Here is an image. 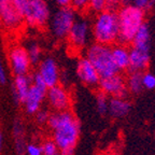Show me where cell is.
<instances>
[{
	"label": "cell",
	"instance_id": "obj_1",
	"mask_svg": "<svg viewBox=\"0 0 155 155\" xmlns=\"http://www.w3.org/2000/svg\"><path fill=\"white\" fill-rule=\"evenodd\" d=\"M48 125L53 129V140L59 150L74 149L80 135V125L71 112L66 110L51 114Z\"/></svg>",
	"mask_w": 155,
	"mask_h": 155
},
{
	"label": "cell",
	"instance_id": "obj_2",
	"mask_svg": "<svg viewBox=\"0 0 155 155\" xmlns=\"http://www.w3.org/2000/svg\"><path fill=\"white\" fill-rule=\"evenodd\" d=\"M93 39L97 43L113 45L119 41V19L117 12L106 9L98 12L92 23Z\"/></svg>",
	"mask_w": 155,
	"mask_h": 155
},
{
	"label": "cell",
	"instance_id": "obj_3",
	"mask_svg": "<svg viewBox=\"0 0 155 155\" xmlns=\"http://www.w3.org/2000/svg\"><path fill=\"white\" fill-rule=\"evenodd\" d=\"M119 19V42L129 44L141 26L144 24L145 11L135 7L131 3L121 5L117 11Z\"/></svg>",
	"mask_w": 155,
	"mask_h": 155
},
{
	"label": "cell",
	"instance_id": "obj_4",
	"mask_svg": "<svg viewBox=\"0 0 155 155\" xmlns=\"http://www.w3.org/2000/svg\"><path fill=\"white\" fill-rule=\"evenodd\" d=\"M86 57L94 65L101 78H107L119 73L116 66L112 59L111 46L101 43H95L87 46Z\"/></svg>",
	"mask_w": 155,
	"mask_h": 155
},
{
	"label": "cell",
	"instance_id": "obj_5",
	"mask_svg": "<svg viewBox=\"0 0 155 155\" xmlns=\"http://www.w3.org/2000/svg\"><path fill=\"white\" fill-rule=\"evenodd\" d=\"M77 19L75 10L70 5L59 7V9L50 18V29L56 39H65L68 37L73 23Z\"/></svg>",
	"mask_w": 155,
	"mask_h": 155
},
{
	"label": "cell",
	"instance_id": "obj_6",
	"mask_svg": "<svg viewBox=\"0 0 155 155\" xmlns=\"http://www.w3.org/2000/svg\"><path fill=\"white\" fill-rule=\"evenodd\" d=\"M51 18V11L45 0H29L23 14V19L28 26L42 28L46 26Z\"/></svg>",
	"mask_w": 155,
	"mask_h": 155
},
{
	"label": "cell",
	"instance_id": "obj_7",
	"mask_svg": "<svg viewBox=\"0 0 155 155\" xmlns=\"http://www.w3.org/2000/svg\"><path fill=\"white\" fill-rule=\"evenodd\" d=\"M92 38V24L90 21L85 17H77L67 37L69 45L75 51H80L90 45Z\"/></svg>",
	"mask_w": 155,
	"mask_h": 155
},
{
	"label": "cell",
	"instance_id": "obj_8",
	"mask_svg": "<svg viewBox=\"0 0 155 155\" xmlns=\"http://www.w3.org/2000/svg\"><path fill=\"white\" fill-rule=\"evenodd\" d=\"M32 83L30 86V90L27 95V98L25 100V109L28 114H36L40 109L41 102L46 97L48 86L42 80V78L36 72L32 75Z\"/></svg>",
	"mask_w": 155,
	"mask_h": 155
},
{
	"label": "cell",
	"instance_id": "obj_9",
	"mask_svg": "<svg viewBox=\"0 0 155 155\" xmlns=\"http://www.w3.org/2000/svg\"><path fill=\"white\" fill-rule=\"evenodd\" d=\"M8 59L11 70L15 75L28 74L31 68V61L27 53L26 48L21 45H14L10 48L8 52Z\"/></svg>",
	"mask_w": 155,
	"mask_h": 155
},
{
	"label": "cell",
	"instance_id": "obj_10",
	"mask_svg": "<svg viewBox=\"0 0 155 155\" xmlns=\"http://www.w3.org/2000/svg\"><path fill=\"white\" fill-rule=\"evenodd\" d=\"M24 22L12 0H0V24L8 30H15Z\"/></svg>",
	"mask_w": 155,
	"mask_h": 155
},
{
	"label": "cell",
	"instance_id": "obj_11",
	"mask_svg": "<svg viewBox=\"0 0 155 155\" xmlns=\"http://www.w3.org/2000/svg\"><path fill=\"white\" fill-rule=\"evenodd\" d=\"M99 87L100 92L104 93L107 96L125 98L129 93L126 80L119 73L107 78H101L99 82Z\"/></svg>",
	"mask_w": 155,
	"mask_h": 155
},
{
	"label": "cell",
	"instance_id": "obj_12",
	"mask_svg": "<svg viewBox=\"0 0 155 155\" xmlns=\"http://www.w3.org/2000/svg\"><path fill=\"white\" fill-rule=\"evenodd\" d=\"M77 75L80 79L83 84L90 87L99 86V82L101 77L96 70L92 63L88 61V58L85 57L80 58L77 63Z\"/></svg>",
	"mask_w": 155,
	"mask_h": 155
},
{
	"label": "cell",
	"instance_id": "obj_13",
	"mask_svg": "<svg viewBox=\"0 0 155 155\" xmlns=\"http://www.w3.org/2000/svg\"><path fill=\"white\" fill-rule=\"evenodd\" d=\"M37 72L42 78L48 88L57 85L59 82V69H58L57 63L53 57L42 58L38 64Z\"/></svg>",
	"mask_w": 155,
	"mask_h": 155
},
{
	"label": "cell",
	"instance_id": "obj_14",
	"mask_svg": "<svg viewBox=\"0 0 155 155\" xmlns=\"http://www.w3.org/2000/svg\"><path fill=\"white\" fill-rule=\"evenodd\" d=\"M46 99L50 106L56 111H66L70 106V96L67 90L61 85H54L48 87L46 92Z\"/></svg>",
	"mask_w": 155,
	"mask_h": 155
},
{
	"label": "cell",
	"instance_id": "obj_15",
	"mask_svg": "<svg viewBox=\"0 0 155 155\" xmlns=\"http://www.w3.org/2000/svg\"><path fill=\"white\" fill-rule=\"evenodd\" d=\"M150 64V51L131 48L129 50V70L143 72Z\"/></svg>",
	"mask_w": 155,
	"mask_h": 155
},
{
	"label": "cell",
	"instance_id": "obj_16",
	"mask_svg": "<svg viewBox=\"0 0 155 155\" xmlns=\"http://www.w3.org/2000/svg\"><path fill=\"white\" fill-rule=\"evenodd\" d=\"M32 83V78L28 74L23 75H15L14 84H13V94L15 99L19 102L24 104L27 98V95L30 90Z\"/></svg>",
	"mask_w": 155,
	"mask_h": 155
},
{
	"label": "cell",
	"instance_id": "obj_17",
	"mask_svg": "<svg viewBox=\"0 0 155 155\" xmlns=\"http://www.w3.org/2000/svg\"><path fill=\"white\" fill-rule=\"evenodd\" d=\"M112 59L119 71L129 69V48L123 43L111 46Z\"/></svg>",
	"mask_w": 155,
	"mask_h": 155
},
{
	"label": "cell",
	"instance_id": "obj_18",
	"mask_svg": "<svg viewBox=\"0 0 155 155\" xmlns=\"http://www.w3.org/2000/svg\"><path fill=\"white\" fill-rule=\"evenodd\" d=\"M130 110V104L125 98L121 97H112L109 99L108 113L114 119H121L128 114Z\"/></svg>",
	"mask_w": 155,
	"mask_h": 155
},
{
	"label": "cell",
	"instance_id": "obj_19",
	"mask_svg": "<svg viewBox=\"0 0 155 155\" xmlns=\"http://www.w3.org/2000/svg\"><path fill=\"white\" fill-rule=\"evenodd\" d=\"M133 48L143 50V51H150L151 46V32L148 24H143L139 28L137 34L134 37V40L131 42Z\"/></svg>",
	"mask_w": 155,
	"mask_h": 155
},
{
	"label": "cell",
	"instance_id": "obj_20",
	"mask_svg": "<svg viewBox=\"0 0 155 155\" xmlns=\"http://www.w3.org/2000/svg\"><path fill=\"white\" fill-rule=\"evenodd\" d=\"M142 73L139 71H130L126 79V84H127V88L128 92L133 93V94H139L142 92L143 84H142Z\"/></svg>",
	"mask_w": 155,
	"mask_h": 155
},
{
	"label": "cell",
	"instance_id": "obj_21",
	"mask_svg": "<svg viewBox=\"0 0 155 155\" xmlns=\"http://www.w3.org/2000/svg\"><path fill=\"white\" fill-rule=\"evenodd\" d=\"M14 139L16 152L18 155H23L26 151V144L24 142V134H23V127L21 123L16 122L14 124Z\"/></svg>",
	"mask_w": 155,
	"mask_h": 155
},
{
	"label": "cell",
	"instance_id": "obj_22",
	"mask_svg": "<svg viewBox=\"0 0 155 155\" xmlns=\"http://www.w3.org/2000/svg\"><path fill=\"white\" fill-rule=\"evenodd\" d=\"M26 50L32 65H37V64L40 63V61L42 59V50L36 41L28 43V46L26 48Z\"/></svg>",
	"mask_w": 155,
	"mask_h": 155
},
{
	"label": "cell",
	"instance_id": "obj_23",
	"mask_svg": "<svg viewBox=\"0 0 155 155\" xmlns=\"http://www.w3.org/2000/svg\"><path fill=\"white\" fill-rule=\"evenodd\" d=\"M96 104H97V110L101 115L108 113V108H109V99L107 98V95L104 93L100 92L97 95L96 98Z\"/></svg>",
	"mask_w": 155,
	"mask_h": 155
},
{
	"label": "cell",
	"instance_id": "obj_24",
	"mask_svg": "<svg viewBox=\"0 0 155 155\" xmlns=\"http://www.w3.org/2000/svg\"><path fill=\"white\" fill-rule=\"evenodd\" d=\"M42 155H61V150L54 140H48L41 145Z\"/></svg>",
	"mask_w": 155,
	"mask_h": 155
},
{
	"label": "cell",
	"instance_id": "obj_25",
	"mask_svg": "<svg viewBox=\"0 0 155 155\" xmlns=\"http://www.w3.org/2000/svg\"><path fill=\"white\" fill-rule=\"evenodd\" d=\"M142 84L145 90H154L155 88V75L151 72L142 73Z\"/></svg>",
	"mask_w": 155,
	"mask_h": 155
},
{
	"label": "cell",
	"instance_id": "obj_26",
	"mask_svg": "<svg viewBox=\"0 0 155 155\" xmlns=\"http://www.w3.org/2000/svg\"><path fill=\"white\" fill-rule=\"evenodd\" d=\"M108 3L109 0H91L90 9L95 13L101 12L108 8Z\"/></svg>",
	"mask_w": 155,
	"mask_h": 155
},
{
	"label": "cell",
	"instance_id": "obj_27",
	"mask_svg": "<svg viewBox=\"0 0 155 155\" xmlns=\"http://www.w3.org/2000/svg\"><path fill=\"white\" fill-rule=\"evenodd\" d=\"M129 2L135 5V7L139 8V9L147 12L154 5L155 0H129Z\"/></svg>",
	"mask_w": 155,
	"mask_h": 155
},
{
	"label": "cell",
	"instance_id": "obj_28",
	"mask_svg": "<svg viewBox=\"0 0 155 155\" xmlns=\"http://www.w3.org/2000/svg\"><path fill=\"white\" fill-rule=\"evenodd\" d=\"M90 3L91 0H71L70 7L74 9L75 11L83 12V11L90 8Z\"/></svg>",
	"mask_w": 155,
	"mask_h": 155
},
{
	"label": "cell",
	"instance_id": "obj_29",
	"mask_svg": "<svg viewBox=\"0 0 155 155\" xmlns=\"http://www.w3.org/2000/svg\"><path fill=\"white\" fill-rule=\"evenodd\" d=\"M27 155H42V148L37 144H28L26 145Z\"/></svg>",
	"mask_w": 155,
	"mask_h": 155
},
{
	"label": "cell",
	"instance_id": "obj_30",
	"mask_svg": "<svg viewBox=\"0 0 155 155\" xmlns=\"http://www.w3.org/2000/svg\"><path fill=\"white\" fill-rule=\"evenodd\" d=\"M13 1V5H14V7L17 9V11H18L21 14H24L25 10H26L27 5H28V2L29 0H12Z\"/></svg>",
	"mask_w": 155,
	"mask_h": 155
},
{
	"label": "cell",
	"instance_id": "obj_31",
	"mask_svg": "<svg viewBox=\"0 0 155 155\" xmlns=\"http://www.w3.org/2000/svg\"><path fill=\"white\" fill-rule=\"evenodd\" d=\"M48 113L46 111H38L36 113V119L37 122L40 124H43V123H48Z\"/></svg>",
	"mask_w": 155,
	"mask_h": 155
},
{
	"label": "cell",
	"instance_id": "obj_32",
	"mask_svg": "<svg viewBox=\"0 0 155 155\" xmlns=\"http://www.w3.org/2000/svg\"><path fill=\"white\" fill-rule=\"evenodd\" d=\"M7 83V72L5 68L3 66V61L1 55H0V84H5Z\"/></svg>",
	"mask_w": 155,
	"mask_h": 155
},
{
	"label": "cell",
	"instance_id": "obj_33",
	"mask_svg": "<svg viewBox=\"0 0 155 155\" xmlns=\"http://www.w3.org/2000/svg\"><path fill=\"white\" fill-rule=\"evenodd\" d=\"M128 1L129 0H109V3H108V8H107V9L115 10L117 7L125 5V3H127Z\"/></svg>",
	"mask_w": 155,
	"mask_h": 155
},
{
	"label": "cell",
	"instance_id": "obj_34",
	"mask_svg": "<svg viewBox=\"0 0 155 155\" xmlns=\"http://www.w3.org/2000/svg\"><path fill=\"white\" fill-rule=\"evenodd\" d=\"M59 7H66V5H70L71 0H55Z\"/></svg>",
	"mask_w": 155,
	"mask_h": 155
},
{
	"label": "cell",
	"instance_id": "obj_35",
	"mask_svg": "<svg viewBox=\"0 0 155 155\" xmlns=\"http://www.w3.org/2000/svg\"><path fill=\"white\" fill-rule=\"evenodd\" d=\"M74 153V149H65V150H61V155H73Z\"/></svg>",
	"mask_w": 155,
	"mask_h": 155
},
{
	"label": "cell",
	"instance_id": "obj_36",
	"mask_svg": "<svg viewBox=\"0 0 155 155\" xmlns=\"http://www.w3.org/2000/svg\"><path fill=\"white\" fill-rule=\"evenodd\" d=\"M2 142H3L2 134L0 133V152H1V150H2Z\"/></svg>",
	"mask_w": 155,
	"mask_h": 155
}]
</instances>
